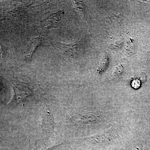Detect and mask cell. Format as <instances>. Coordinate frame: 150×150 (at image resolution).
<instances>
[{
	"label": "cell",
	"instance_id": "obj_1",
	"mask_svg": "<svg viewBox=\"0 0 150 150\" xmlns=\"http://www.w3.org/2000/svg\"><path fill=\"white\" fill-rule=\"evenodd\" d=\"M13 91V97L11 102L22 103L32 94L33 90L30 87L24 83L18 82L15 83H10Z\"/></svg>",
	"mask_w": 150,
	"mask_h": 150
},
{
	"label": "cell",
	"instance_id": "obj_2",
	"mask_svg": "<svg viewBox=\"0 0 150 150\" xmlns=\"http://www.w3.org/2000/svg\"><path fill=\"white\" fill-rule=\"evenodd\" d=\"M71 120L73 123L77 125H89L96 123L98 121V118L92 112L83 111L75 114Z\"/></svg>",
	"mask_w": 150,
	"mask_h": 150
},
{
	"label": "cell",
	"instance_id": "obj_3",
	"mask_svg": "<svg viewBox=\"0 0 150 150\" xmlns=\"http://www.w3.org/2000/svg\"><path fill=\"white\" fill-rule=\"evenodd\" d=\"M64 13V12L59 11L52 14L41 21V25L46 29H48L51 28H56L62 21Z\"/></svg>",
	"mask_w": 150,
	"mask_h": 150
},
{
	"label": "cell",
	"instance_id": "obj_4",
	"mask_svg": "<svg viewBox=\"0 0 150 150\" xmlns=\"http://www.w3.org/2000/svg\"><path fill=\"white\" fill-rule=\"evenodd\" d=\"M56 44L59 48L63 50L70 58L76 59L79 56L80 46L77 43L67 44L57 42Z\"/></svg>",
	"mask_w": 150,
	"mask_h": 150
},
{
	"label": "cell",
	"instance_id": "obj_5",
	"mask_svg": "<svg viewBox=\"0 0 150 150\" xmlns=\"http://www.w3.org/2000/svg\"><path fill=\"white\" fill-rule=\"evenodd\" d=\"M42 38L41 37H37L34 38L30 40L28 45V49L27 58L30 60L32 58L33 55L36 51L37 48L40 46L42 42Z\"/></svg>",
	"mask_w": 150,
	"mask_h": 150
}]
</instances>
